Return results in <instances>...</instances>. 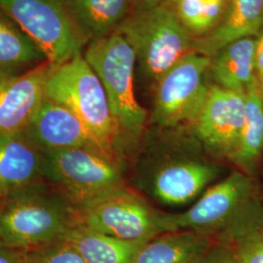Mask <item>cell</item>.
Wrapping results in <instances>:
<instances>
[{
	"mask_svg": "<svg viewBox=\"0 0 263 263\" xmlns=\"http://www.w3.org/2000/svg\"><path fill=\"white\" fill-rule=\"evenodd\" d=\"M261 203L254 177L236 170L185 212L157 213L156 226L160 234L190 231L229 242Z\"/></svg>",
	"mask_w": 263,
	"mask_h": 263,
	"instance_id": "obj_1",
	"label": "cell"
},
{
	"mask_svg": "<svg viewBox=\"0 0 263 263\" xmlns=\"http://www.w3.org/2000/svg\"><path fill=\"white\" fill-rule=\"evenodd\" d=\"M76 223V207L48 181L11 193L0 206V238L21 250L63 239Z\"/></svg>",
	"mask_w": 263,
	"mask_h": 263,
	"instance_id": "obj_2",
	"label": "cell"
},
{
	"mask_svg": "<svg viewBox=\"0 0 263 263\" xmlns=\"http://www.w3.org/2000/svg\"><path fill=\"white\" fill-rule=\"evenodd\" d=\"M172 5L145 1L116 29L134 48L144 72L156 82L192 52L189 32Z\"/></svg>",
	"mask_w": 263,
	"mask_h": 263,
	"instance_id": "obj_3",
	"label": "cell"
},
{
	"mask_svg": "<svg viewBox=\"0 0 263 263\" xmlns=\"http://www.w3.org/2000/svg\"><path fill=\"white\" fill-rule=\"evenodd\" d=\"M45 98L76 113L104 147L114 153L113 144L120 128L104 86L84 56L77 55L53 68L45 86Z\"/></svg>",
	"mask_w": 263,
	"mask_h": 263,
	"instance_id": "obj_4",
	"label": "cell"
},
{
	"mask_svg": "<svg viewBox=\"0 0 263 263\" xmlns=\"http://www.w3.org/2000/svg\"><path fill=\"white\" fill-rule=\"evenodd\" d=\"M85 60L104 86L110 110L120 130L140 134L146 121V110L139 104L134 90V68L137 55L131 44L115 30L92 41Z\"/></svg>",
	"mask_w": 263,
	"mask_h": 263,
	"instance_id": "obj_5",
	"label": "cell"
},
{
	"mask_svg": "<svg viewBox=\"0 0 263 263\" xmlns=\"http://www.w3.org/2000/svg\"><path fill=\"white\" fill-rule=\"evenodd\" d=\"M46 179L76 208L124 187L116 158L90 148L45 151Z\"/></svg>",
	"mask_w": 263,
	"mask_h": 263,
	"instance_id": "obj_6",
	"label": "cell"
},
{
	"mask_svg": "<svg viewBox=\"0 0 263 263\" xmlns=\"http://www.w3.org/2000/svg\"><path fill=\"white\" fill-rule=\"evenodd\" d=\"M0 9L37 43L53 67L81 54L86 40L64 0H0Z\"/></svg>",
	"mask_w": 263,
	"mask_h": 263,
	"instance_id": "obj_7",
	"label": "cell"
},
{
	"mask_svg": "<svg viewBox=\"0 0 263 263\" xmlns=\"http://www.w3.org/2000/svg\"><path fill=\"white\" fill-rule=\"evenodd\" d=\"M211 65L212 58L192 51L160 78L153 107L158 126L174 129L195 123L211 88L205 82Z\"/></svg>",
	"mask_w": 263,
	"mask_h": 263,
	"instance_id": "obj_8",
	"label": "cell"
},
{
	"mask_svg": "<svg viewBox=\"0 0 263 263\" xmlns=\"http://www.w3.org/2000/svg\"><path fill=\"white\" fill-rule=\"evenodd\" d=\"M78 226L127 241L147 242L159 235L156 212L125 187L76 208Z\"/></svg>",
	"mask_w": 263,
	"mask_h": 263,
	"instance_id": "obj_9",
	"label": "cell"
},
{
	"mask_svg": "<svg viewBox=\"0 0 263 263\" xmlns=\"http://www.w3.org/2000/svg\"><path fill=\"white\" fill-rule=\"evenodd\" d=\"M244 122V93L213 86L194 123L195 134L212 154L230 160L238 147Z\"/></svg>",
	"mask_w": 263,
	"mask_h": 263,
	"instance_id": "obj_10",
	"label": "cell"
},
{
	"mask_svg": "<svg viewBox=\"0 0 263 263\" xmlns=\"http://www.w3.org/2000/svg\"><path fill=\"white\" fill-rule=\"evenodd\" d=\"M26 132L44 151L79 147L102 151L115 157L76 113L47 98L44 99Z\"/></svg>",
	"mask_w": 263,
	"mask_h": 263,
	"instance_id": "obj_11",
	"label": "cell"
},
{
	"mask_svg": "<svg viewBox=\"0 0 263 263\" xmlns=\"http://www.w3.org/2000/svg\"><path fill=\"white\" fill-rule=\"evenodd\" d=\"M49 62L16 76L0 77V137L25 131L45 99Z\"/></svg>",
	"mask_w": 263,
	"mask_h": 263,
	"instance_id": "obj_12",
	"label": "cell"
},
{
	"mask_svg": "<svg viewBox=\"0 0 263 263\" xmlns=\"http://www.w3.org/2000/svg\"><path fill=\"white\" fill-rule=\"evenodd\" d=\"M220 171L215 163L201 158L167 160L151 176V193L164 204L183 205L201 194Z\"/></svg>",
	"mask_w": 263,
	"mask_h": 263,
	"instance_id": "obj_13",
	"label": "cell"
},
{
	"mask_svg": "<svg viewBox=\"0 0 263 263\" xmlns=\"http://www.w3.org/2000/svg\"><path fill=\"white\" fill-rule=\"evenodd\" d=\"M47 181L45 151L28 133L18 132L0 137V194Z\"/></svg>",
	"mask_w": 263,
	"mask_h": 263,
	"instance_id": "obj_14",
	"label": "cell"
},
{
	"mask_svg": "<svg viewBox=\"0 0 263 263\" xmlns=\"http://www.w3.org/2000/svg\"><path fill=\"white\" fill-rule=\"evenodd\" d=\"M263 30V0H228L220 23L205 37L192 43V51L214 58L231 42L256 37Z\"/></svg>",
	"mask_w": 263,
	"mask_h": 263,
	"instance_id": "obj_15",
	"label": "cell"
},
{
	"mask_svg": "<svg viewBox=\"0 0 263 263\" xmlns=\"http://www.w3.org/2000/svg\"><path fill=\"white\" fill-rule=\"evenodd\" d=\"M68 16L85 40L115 31L131 11L133 0H64Z\"/></svg>",
	"mask_w": 263,
	"mask_h": 263,
	"instance_id": "obj_16",
	"label": "cell"
},
{
	"mask_svg": "<svg viewBox=\"0 0 263 263\" xmlns=\"http://www.w3.org/2000/svg\"><path fill=\"white\" fill-rule=\"evenodd\" d=\"M256 37H245L221 49L212 61V71L217 86L240 93L258 83L255 72Z\"/></svg>",
	"mask_w": 263,
	"mask_h": 263,
	"instance_id": "obj_17",
	"label": "cell"
},
{
	"mask_svg": "<svg viewBox=\"0 0 263 263\" xmlns=\"http://www.w3.org/2000/svg\"><path fill=\"white\" fill-rule=\"evenodd\" d=\"M45 62L37 43L0 9V77L26 73Z\"/></svg>",
	"mask_w": 263,
	"mask_h": 263,
	"instance_id": "obj_18",
	"label": "cell"
},
{
	"mask_svg": "<svg viewBox=\"0 0 263 263\" xmlns=\"http://www.w3.org/2000/svg\"><path fill=\"white\" fill-rule=\"evenodd\" d=\"M212 240L190 231L162 233L141 247L133 263H198Z\"/></svg>",
	"mask_w": 263,
	"mask_h": 263,
	"instance_id": "obj_19",
	"label": "cell"
},
{
	"mask_svg": "<svg viewBox=\"0 0 263 263\" xmlns=\"http://www.w3.org/2000/svg\"><path fill=\"white\" fill-rule=\"evenodd\" d=\"M63 239L76 248L86 263H133L146 243L118 239L78 224Z\"/></svg>",
	"mask_w": 263,
	"mask_h": 263,
	"instance_id": "obj_20",
	"label": "cell"
},
{
	"mask_svg": "<svg viewBox=\"0 0 263 263\" xmlns=\"http://www.w3.org/2000/svg\"><path fill=\"white\" fill-rule=\"evenodd\" d=\"M263 160V99L258 83L245 93V122L231 161L238 170L254 177Z\"/></svg>",
	"mask_w": 263,
	"mask_h": 263,
	"instance_id": "obj_21",
	"label": "cell"
},
{
	"mask_svg": "<svg viewBox=\"0 0 263 263\" xmlns=\"http://www.w3.org/2000/svg\"><path fill=\"white\" fill-rule=\"evenodd\" d=\"M176 11L189 33L201 34L216 28L226 10V0L205 3L201 0H178Z\"/></svg>",
	"mask_w": 263,
	"mask_h": 263,
	"instance_id": "obj_22",
	"label": "cell"
},
{
	"mask_svg": "<svg viewBox=\"0 0 263 263\" xmlns=\"http://www.w3.org/2000/svg\"><path fill=\"white\" fill-rule=\"evenodd\" d=\"M239 263H263V205L229 241Z\"/></svg>",
	"mask_w": 263,
	"mask_h": 263,
	"instance_id": "obj_23",
	"label": "cell"
},
{
	"mask_svg": "<svg viewBox=\"0 0 263 263\" xmlns=\"http://www.w3.org/2000/svg\"><path fill=\"white\" fill-rule=\"evenodd\" d=\"M26 263H86L65 239L26 250Z\"/></svg>",
	"mask_w": 263,
	"mask_h": 263,
	"instance_id": "obj_24",
	"label": "cell"
},
{
	"mask_svg": "<svg viewBox=\"0 0 263 263\" xmlns=\"http://www.w3.org/2000/svg\"><path fill=\"white\" fill-rule=\"evenodd\" d=\"M198 263H239L232 245L229 242L213 244Z\"/></svg>",
	"mask_w": 263,
	"mask_h": 263,
	"instance_id": "obj_25",
	"label": "cell"
},
{
	"mask_svg": "<svg viewBox=\"0 0 263 263\" xmlns=\"http://www.w3.org/2000/svg\"><path fill=\"white\" fill-rule=\"evenodd\" d=\"M0 263H26V250L11 247L0 238Z\"/></svg>",
	"mask_w": 263,
	"mask_h": 263,
	"instance_id": "obj_26",
	"label": "cell"
},
{
	"mask_svg": "<svg viewBox=\"0 0 263 263\" xmlns=\"http://www.w3.org/2000/svg\"><path fill=\"white\" fill-rule=\"evenodd\" d=\"M255 72L257 82H263V30L256 36L255 46Z\"/></svg>",
	"mask_w": 263,
	"mask_h": 263,
	"instance_id": "obj_27",
	"label": "cell"
},
{
	"mask_svg": "<svg viewBox=\"0 0 263 263\" xmlns=\"http://www.w3.org/2000/svg\"><path fill=\"white\" fill-rule=\"evenodd\" d=\"M147 2H154V3H171L175 4L178 0H145Z\"/></svg>",
	"mask_w": 263,
	"mask_h": 263,
	"instance_id": "obj_28",
	"label": "cell"
},
{
	"mask_svg": "<svg viewBox=\"0 0 263 263\" xmlns=\"http://www.w3.org/2000/svg\"><path fill=\"white\" fill-rule=\"evenodd\" d=\"M205 3H216V2H219V1H224V0H201Z\"/></svg>",
	"mask_w": 263,
	"mask_h": 263,
	"instance_id": "obj_29",
	"label": "cell"
},
{
	"mask_svg": "<svg viewBox=\"0 0 263 263\" xmlns=\"http://www.w3.org/2000/svg\"><path fill=\"white\" fill-rule=\"evenodd\" d=\"M258 89H259V92H260V95H261L263 99V82L258 83Z\"/></svg>",
	"mask_w": 263,
	"mask_h": 263,
	"instance_id": "obj_30",
	"label": "cell"
},
{
	"mask_svg": "<svg viewBox=\"0 0 263 263\" xmlns=\"http://www.w3.org/2000/svg\"><path fill=\"white\" fill-rule=\"evenodd\" d=\"M2 201H3V196L0 194V206H1V204H2Z\"/></svg>",
	"mask_w": 263,
	"mask_h": 263,
	"instance_id": "obj_31",
	"label": "cell"
},
{
	"mask_svg": "<svg viewBox=\"0 0 263 263\" xmlns=\"http://www.w3.org/2000/svg\"><path fill=\"white\" fill-rule=\"evenodd\" d=\"M261 201H262V205H263V192H262V194H261Z\"/></svg>",
	"mask_w": 263,
	"mask_h": 263,
	"instance_id": "obj_32",
	"label": "cell"
},
{
	"mask_svg": "<svg viewBox=\"0 0 263 263\" xmlns=\"http://www.w3.org/2000/svg\"><path fill=\"white\" fill-rule=\"evenodd\" d=\"M261 165H262V179H263V160H262V163H261Z\"/></svg>",
	"mask_w": 263,
	"mask_h": 263,
	"instance_id": "obj_33",
	"label": "cell"
}]
</instances>
